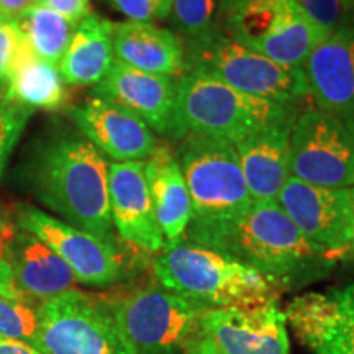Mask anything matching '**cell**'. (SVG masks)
Segmentation results:
<instances>
[{"mask_svg":"<svg viewBox=\"0 0 354 354\" xmlns=\"http://www.w3.org/2000/svg\"><path fill=\"white\" fill-rule=\"evenodd\" d=\"M189 243L241 261L279 292L323 281L339 259L307 240L277 201H253L238 218Z\"/></svg>","mask_w":354,"mask_h":354,"instance_id":"obj_1","label":"cell"},{"mask_svg":"<svg viewBox=\"0 0 354 354\" xmlns=\"http://www.w3.org/2000/svg\"><path fill=\"white\" fill-rule=\"evenodd\" d=\"M32 187L66 223L115 241L109 201V162L79 131L53 135L35 154Z\"/></svg>","mask_w":354,"mask_h":354,"instance_id":"obj_2","label":"cell"},{"mask_svg":"<svg viewBox=\"0 0 354 354\" xmlns=\"http://www.w3.org/2000/svg\"><path fill=\"white\" fill-rule=\"evenodd\" d=\"M153 272L159 286L207 308L261 307L277 304L281 295L241 261L185 240L162 248Z\"/></svg>","mask_w":354,"mask_h":354,"instance_id":"obj_3","label":"cell"},{"mask_svg":"<svg viewBox=\"0 0 354 354\" xmlns=\"http://www.w3.org/2000/svg\"><path fill=\"white\" fill-rule=\"evenodd\" d=\"M299 110V105L259 99L205 74L184 71L177 79L176 112L167 138L179 141L197 135L234 145L272 123L295 118Z\"/></svg>","mask_w":354,"mask_h":354,"instance_id":"obj_4","label":"cell"},{"mask_svg":"<svg viewBox=\"0 0 354 354\" xmlns=\"http://www.w3.org/2000/svg\"><path fill=\"white\" fill-rule=\"evenodd\" d=\"M174 156L187 184L192 218L185 241L238 218L253 203L233 143L187 135Z\"/></svg>","mask_w":354,"mask_h":354,"instance_id":"obj_5","label":"cell"},{"mask_svg":"<svg viewBox=\"0 0 354 354\" xmlns=\"http://www.w3.org/2000/svg\"><path fill=\"white\" fill-rule=\"evenodd\" d=\"M216 25L234 43L290 68H302L328 37L294 0H220Z\"/></svg>","mask_w":354,"mask_h":354,"instance_id":"obj_6","label":"cell"},{"mask_svg":"<svg viewBox=\"0 0 354 354\" xmlns=\"http://www.w3.org/2000/svg\"><path fill=\"white\" fill-rule=\"evenodd\" d=\"M185 69L205 74L245 94L282 105L310 99L302 68L274 63L218 32L209 39L184 46Z\"/></svg>","mask_w":354,"mask_h":354,"instance_id":"obj_7","label":"cell"},{"mask_svg":"<svg viewBox=\"0 0 354 354\" xmlns=\"http://www.w3.org/2000/svg\"><path fill=\"white\" fill-rule=\"evenodd\" d=\"M109 305L130 354H184L185 339L207 310L159 284L128 292Z\"/></svg>","mask_w":354,"mask_h":354,"instance_id":"obj_8","label":"cell"},{"mask_svg":"<svg viewBox=\"0 0 354 354\" xmlns=\"http://www.w3.org/2000/svg\"><path fill=\"white\" fill-rule=\"evenodd\" d=\"M41 354H130L109 300L73 289L39 304Z\"/></svg>","mask_w":354,"mask_h":354,"instance_id":"obj_9","label":"cell"},{"mask_svg":"<svg viewBox=\"0 0 354 354\" xmlns=\"http://www.w3.org/2000/svg\"><path fill=\"white\" fill-rule=\"evenodd\" d=\"M184 354H290L284 310L279 302L207 308L185 339Z\"/></svg>","mask_w":354,"mask_h":354,"instance_id":"obj_10","label":"cell"},{"mask_svg":"<svg viewBox=\"0 0 354 354\" xmlns=\"http://www.w3.org/2000/svg\"><path fill=\"white\" fill-rule=\"evenodd\" d=\"M290 176L318 187H353L354 131L320 109L302 110L290 131Z\"/></svg>","mask_w":354,"mask_h":354,"instance_id":"obj_11","label":"cell"},{"mask_svg":"<svg viewBox=\"0 0 354 354\" xmlns=\"http://www.w3.org/2000/svg\"><path fill=\"white\" fill-rule=\"evenodd\" d=\"M15 225L50 246L69 266L79 284L110 287L128 276V263L117 241L102 240L28 203L17 207Z\"/></svg>","mask_w":354,"mask_h":354,"instance_id":"obj_12","label":"cell"},{"mask_svg":"<svg viewBox=\"0 0 354 354\" xmlns=\"http://www.w3.org/2000/svg\"><path fill=\"white\" fill-rule=\"evenodd\" d=\"M277 203L307 240L343 258L354 250V189L318 187L290 176Z\"/></svg>","mask_w":354,"mask_h":354,"instance_id":"obj_13","label":"cell"},{"mask_svg":"<svg viewBox=\"0 0 354 354\" xmlns=\"http://www.w3.org/2000/svg\"><path fill=\"white\" fill-rule=\"evenodd\" d=\"M310 99L354 131V24L330 33L302 66Z\"/></svg>","mask_w":354,"mask_h":354,"instance_id":"obj_14","label":"cell"},{"mask_svg":"<svg viewBox=\"0 0 354 354\" xmlns=\"http://www.w3.org/2000/svg\"><path fill=\"white\" fill-rule=\"evenodd\" d=\"M69 117L79 133L115 162L146 161L159 145L154 131L138 115L100 97L94 95L71 109Z\"/></svg>","mask_w":354,"mask_h":354,"instance_id":"obj_15","label":"cell"},{"mask_svg":"<svg viewBox=\"0 0 354 354\" xmlns=\"http://www.w3.org/2000/svg\"><path fill=\"white\" fill-rule=\"evenodd\" d=\"M109 201L112 223L128 245L156 256L165 236L154 215L145 161L109 162Z\"/></svg>","mask_w":354,"mask_h":354,"instance_id":"obj_16","label":"cell"},{"mask_svg":"<svg viewBox=\"0 0 354 354\" xmlns=\"http://www.w3.org/2000/svg\"><path fill=\"white\" fill-rule=\"evenodd\" d=\"M3 258L10 268L13 284L25 297L43 304L76 289L74 272L50 246L30 232L15 227L0 236Z\"/></svg>","mask_w":354,"mask_h":354,"instance_id":"obj_17","label":"cell"},{"mask_svg":"<svg viewBox=\"0 0 354 354\" xmlns=\"http://www.w3.org/2000/svg\"><path fill=\"white\" fill-rule=\"evenodd\" d=\"M94 95L133 112L154 133L169 136L177 100V79L149 74L115 59Z\"/></svg>","mask_w":354,"mask_h":354,"instance_id":"obj_18","label":"cell"},{"mask_svg":"<svg viewBox=\"0 0 354 354\" xmlns=\"http://www.w3.org/2000/svg\"><path fill=\"white\" fill-rule=\"evenodd\" d=\"M295 118L272 123L233 145L253 201H276L290 179V131Z\"/></svg>","mask_w":354,"mask_h":354,"instance_id":"obj_19","label":"cell"},{"mask_svg":"<svg viewBox=\"0 0 354 354\" xmlns=\"http://www.w3.org/2000/svg\"><path fill=\"white\" fill-rule=\"evenodd\" d=\"M115 59L145 71L179 79L185 69V51L180 38L171 30L148 21L113 24Z\"/></svg>","mask_w":354,"mask_h":354,"instance_id":"obj_20","label":"cell"},{"mask_svg":"<svg viewBox=\"0 0 354 354\" xmlns=\"http://www.w3.org/2000/svg\"><path fill=\"white\" fill-rule=\"evenodd\" d=\"M145 174L165 246L184 241L192 218V203L183 171L169 146L158 145L145 161Z\"/></svg>","mask_w":354,"mask_h":354,"instance_id":"obj_21","label":"cell"},{"mask_svg":"<svg viewBox=\"0 0 354 354\" xmlns=\"http://www.w3.org/2000/svg\"><path fill=\"white\" fill-rule=\"evenodd\" d=\"M284 315L310 354H354V330L338 317L328 292L297 295Z\"/></svg>","mask_w":354,"mask_h":354,"instance_id":"obj_22","label":"cell"},{"mask_svg":"<svg viewBox=\"0 0 354 354\" xmlns=\"http://www.w3.org/2000/svg\"><path fill=\"white\" fill-rule=\"evenodd\" d=\"M113 63V24L91 13L74 30L57 69L66 86H97Z\"/></svg>","mask_w":354,"mask_h":354,"instance_id":"obj_23","label":"cell"},{"mask_svg":"<svg viewBox=\"0 0 354 354\" xmlns=\"http://www.w3.org/2000/svg\"><path fill=\"white\" fill-rule=\"evenodd\" d=\"M3 99L26 109L59 110L68 102L66 82L56 66L39 59L26 46L21 50L8 79Z\"/></svg>","mask_w":354,"mask_h":354,"instance_id":"obj_24","label":"cell"},{"mask_svg":"<svg viewBox=\"0 0 354 354\" xmlns=\"http://www.w3.org/2000/svg\"><path fill=\"white\" fill-rule=\"evenodd\" d=\"M17 24L30 51L57 68L68 50L76 25L41 3H33Z\"/></svg>","mask_w":354,"mask_h":354,"instance_id":"obj_25","label":"cell"},{"mask_svg":"<svg viewBox=\"0 0 354 354\" xmlns=\"http://www.w3.org/2000/svg\"><path fill=\"white\" fill-rule=\"evenodd\" d=\"M220 0H172L171 20L184 46L201 43L220 32L216 8Z\"/></svg>","mask_w":354,"mask_h":354,"instance_id":"obj_26","label":"cell"},{"mask_svg":"<svg viewBox=\"0 0 354 354\" xmlns=\"http://www.w3.org/2000/svg\"><path fill=\"white\" fill-rule=\"evenodd\" d=\"M39 304L25 295L0 294V336L37 346Z\"/></svg>","mask_w":354,"mask_h":354,"instance_id":"obj_27","label":"cell"},{"mask_svg":"<svg viewBox=\"0 0 354 354\" xmlns=\"http://www.w3.org/2000/svg\"><path fill=\"white\" fill-rule=\"evenodd\" d=\"M32 113V109H26L15 102L0 100V179Z\"/></svg>","mask_w":354,"mask_h":354,"instance_id":"obj_28","label":"cell"},{"mask_svg":"<svg viewBox=\"0 0 354 354\" xmlns=\"http://www.w3.org/2000/svg\"><path fill=\"white\" fill-rule=\"evenodd\" d=\"M25 44L26 41L17 21L0 20V87H3V91Z\"/></svg>","mask_w":354,"mask_h":354,"instance_id":"obj_29","label":"cell"},{"mask_svg":"<svg viewBox=\"0 0 354 354\" xmlns=\"http://www.w3.org/2000/svg\"><path fill=\"white\" fill-rule=\"evenodd\" d=\"M294 2L328 35L351 24L342 0H294Z\"/></svg>","mask_w":354,"mask_h":354,"instance_id":"obj_30","label":"cell"},{"mask_svg":"<svg viewBox=\"0 0 354 354\" xmlns=\"http://www.w3.org/2000/svg\"><path fill=\"white\" fill-rule=\"evenodd\" d=\"M118 12L131 21L165 20L169 17L172 0H110Z\"/></svg>","mask_w":354,"mask_h":354,"instance_id":"obj_31","label":"cell"},{"mask_svg":"<svg viewBox=\"0 0 354 354\" xmlns=\"http://www.w3.org/2000/svg\"><path fill=\"white\" fill-rule=\"evenodd\" d=\"M35 3H41L50 10L59 13L76 26L92 13L91 0H35Z\"/></svg>","mask_w":354,"mask_h":354,"instance_id":"obj_32","label":"cell"},{"mask_svg":"<svg viewBox=\"0 0 354 354\" xmlns=\"http://www.w3.org/2000/svg\"><path fill=\"white\" fill-rule=\"evenodd\" d=\"M326 292H328L338 317L354 330V284L339 287V289H330Z\"/></svg>","mask_w":354,"mask_h":354,"instance_id":"obj_33","label":"cell"},{"mask_svg":"<svg viewBox=\"0 0 354 354\" xmlns=\"http://www.w3.org/2000/svg\"><path fill=\"white\" fill-rule=\"evenodd\" d=\"M35 3V0H0V10L8 20L17 21Z\"/></svg>","mask_w":354,"mask_h":354,"instance_id":"obj_34","label":"cell"},{"mask_svg":"<svg viewBox=\"0 0 354 354\" xmlns=\"http://www.w3.org/2000/svg\"><path fill=\"white\" fill-rule=\"evenodd\" d=\"M0 294L2 295H24L13 284L10 268H8L6 258H3L2 246H0Z\"/></svg>","mask_w":354,"mask_h":354,"instance_id":"obj_35","label":"cell"},{"mask_svg":"<svg viewBox=\"0 0 354 354\" xmlns=\"http://www.w3.org/2000/svg\"><path fill=\"white\" fill-rule=\"evenodd\" d=\"M0 354H41L33 344L0 336Z\"/></svg>","mask_w":354,"mask_h":354,"instance_id":"obj_36","label":"cell"},{"mask_svg":"<svg viewBox=\"0 0 354 354\" xmlns=\"http://www.w3.org/2000/svg\"><path fill=\"white\" fill-rule=\"evenodd\" d=\"M344 12H346L348 19L351 24H354V0H342Z\"/></svg>","mask_w":354,"mask_h":354,"instance_id":"obj_37","label":"cell"},{"mask_svg":"<svg viewBox=\"0 0 354 354\" xmlns=\"http://www.w3.org/2000/svg\"><path fill=\"white\" fill-rule=\"evenodd\" d=\"M7 228H8V221L6 218V215H3L2 205H0V236H2V234L6 233Z\"/></svg>","mask_w":354,"mask_h":354,"instance_id":"obj_38","label":"cell"},{"mask_svg":"<svg viewBox=\"0 0 354 354\" xmlns=\"http://www.w3.org/2000/svg\"><path fill=\"white\" fill-rule=\"evenodd\" d=\"M0 20H6V17H3V13H2V10H0ZM8 20V19H7Z\"/></svg>","mask_w":354,"mask_h":354,"instance_id":"obj_39","label":"cell"},{"mask_svg":"<svg viewBox=\"0 0 354 354\" xmlns=\"http://www.w3.org/2000/svg\"><path fill=\"white\" fill-rule=\"evenodd\" d=\"M3 99V94H2V92H0V100H2Z\"/></svg>","mask_w":354,"mask_h":354,"instance_id":"obj_40","label":"cell"},{"mask_svg":"<svg viewBox=\"0 0 354 354\" xmlns=\"http://www.w3.org/2000/svg\"><path fill=\"white\" fill-rule=\"evenodd\" d=\"M353 189H354V185H353Z\"/></svg>","mask_w":354,"mask_h":354,"instance_id":"obj_41","label":"cell"}]
</instances>
